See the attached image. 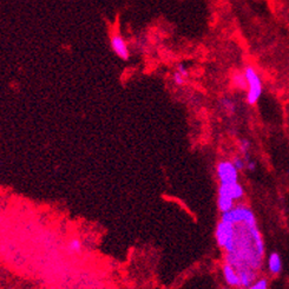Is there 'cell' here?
Segmentation results:
<instances>
[{
    "mask_svg": "<svg viewBox=\"0 0 289 289\" xmlns=\"http://www.w3.org/2000/svg\"><path fill=\"white\" fill-rule=\"evenodd\" d=\"M222 220L230 222V231L223 248L225 262L236 269L257 270L262 266L264 244L252 209L237 205L225 213Z\"/></svg>",
    "mask_w": 289,
    "mask_h": 289,
    "instance_id": "1",
    "label": "cell"
},
{
    "mask_svg": "<svg viewBox=\"0 0 289 289\" xmlns=\"http://www.w3.org/2000/svg\"><path fill=\"white\" fill-rule=\"evenodd\" d=\"M244 77L247 80V100L253 105L262 95V80L253 66L244 68Z\"/></svg>",
    "mask_w": 289,
    "mask_h": 289,
    "instance_id": "2",
    "label": "cell"
},
{
    "mask_svg": "<svg viewBox=\"0 0 289 289\" xmlns=\"http://www.w3.org/2000/svg\"><path fill=\"white\" fill-rule=\"evenodd\" d=\"M217 177L220 184H231L238 182V170L230 161H223L217 165Z\"/></svg>",
    "mask_w": 289,
    "mask_h": 289,
    "instance_id": "3",
    "label": "cell"
},
{
    "mask_svg": "<svg viewBox=\"0 0 289 289\" xmlns=\"http://www.w3.org/2000/svg\"><path fill=\"white\" fill-rule=\"evenodd\" d=\"M110 44H111V49L119 58L123 61H128L130 57L129 47H128L127 41L121 34H114L110 39Z\"/></svg>",
    "mask_w": 289,
    "mask_h": 289,
    "instance_id": "4",
    "label": "cell"
},
{
    "mask_svg": "<svg viewBox=\"0 0 289 289\" xmlns=\"http://www.w3.org/2000/svg\"><path fill=\"white\" fill-rule=\"evenodd\" d=\"M219 193L228 196V197L232 198L234 201H237V199H241L243 197L244 190L243 187L237 182V183L231 184H220Z\"/></svg>",
    "mask_w": 289,
    "mask_h": 289,
    "instance_id": "5",
    "label": "cell"
},
{
    "mask_svg": "<svg viewBox=\"0 0 289 289\" xmlns=\"http://www.w3.org/2000/svg\"><path fill=\"white\" fill-rule=\"evenodd\" d=\"M223 276H225V282L231 287H240V276H238L237 269L225 262V264L223 266Z\"/></svg>",
    "mask_w": 289,
    "mask_h": 289,
    "instance_id": "6",
    "label": "cell"
},
{
    "mask_svg": "<svg viewBox=\"0 0 289 289\" xmlns=\"http://www.w3.org/2000/svg\"><path fill=\"white\" fill-rule=\"evenodd\" d=\"M238 276H240V287H247L249 288L253 282L256 280V270L248 269V268H243V269L237 270Z\"/></svg>",
    "mask_w": 289,
    "mask_h": 289,
    "instance_id": "7",
    "label": "cell"
},
{
    "mask_svg": "<svg viewBox=\"0 0 289 289\" xmlns=\"http://www.w3.org/2000/svg\"><path fill=\"white\" fill-rule=\"evenodd\" d=\"M268 269L273 275H278L282 270V258L278 253H272L268 257Z\"/></svg>",
    "mask_w": 289,
    "mask_h": 289,
    "instance_id": "8",
    "label": "cell"
},
{
    "mask_svg": "<svg viewBox=\"0 0 289 289\" xmlns=\"http://www.w3.org/2000/svg\"><path fill=\"white\" fill-rule=\"evenodd\" d=\"M82 249H83V244L79 238H72V240L67 243V247H66V250L70 253V254H79V253L82 252Z\"/></svg>",
    "mask_w": 289,
    "mask_h": 289,
    "instance_id": "9",
    "label": "cell"
},
{
    "mask_svg": "<svg viewBox=\"0 0 289 289\" xmlns=\"http://www.w3.org/2000/svg\"><path fill=\"white\" fill-rule=\"evenodd\" d=\"M232 83H234L235 85L238 86V88L241 89H247V80H246V77H244V73H236L234 76V78H232Z\"/></svg>",
    "mask_w": 289,
    "mask_h": 289,
    "instance_id": "10",
    "label": "cell"
},
{
    "mask_svg": "<svg viewBox=\"0 0 289 289\" xmlns=\"http://www.w3.org/2000/svg\"><path fill=\"white\" fill-rule=\"evenodd\" d=\"M250 289H267L268 288V281L266 279H258L253 282Z\"/></svg>",
    "mask_w": 289,
    "mask_h": 289,
    "instance_id": "11",
    "label": "cell"
},
{
    "mask_svg": "<svg viewBox=\"0 0 289 289\" xmlns=\"http://www.w3.org/2000/svg\"><path fill=\"white\" fill-rule=\"evenodd\" d=\"M188 77L184 76V74H182L180 71L176 70L174 72V76H172V79H174V83L176 85H183L184 83H186Z\"/></svg>",
    "mask_w": 289,
    "mask_h": 289,
    "instance_id": "12",
    "label": "cell"
},
{
    "mask_svg": "<svg viewBox=\"0 0 289 289\" xmlns=\"http://www.w3.org/2000/svg\"><path fill=\"white\" fill-rule=\"evenodd\" d=\"M232 164H234L235 168L240 171L246 168V161H244V159H242V157H235V159L232 160Z\"/></svg>",
    "mask_w": 289,
    "mask_h": 289,
    "instance_id": "13",
    "label": "cell"
},
{
    "mask_svg": "<svg viewBox=\"0 0 289 289\" xmlns=\"http://www.w3.org/2000/svg\"><path fill=\"white\" fill-rule=\"evenodd\" d=\"M240 149L244 156H247V155L249 154V150H250V143L247 141V139H242V141L240 142Z\"/></svg>",
    "mask_w": 289,
    "mask_h": 289,
    "instance_id": "14",
    "label": "cell"
},
{
    "mask_svg": "<svg viewBox=\"0 0 289 289\" xmlns=\"http://www.w3.org/2000/svg\"><path fill=\"white\" fill-rule=\"evenodd\" d=\"M223 105H225V108L229 110V111H234L235 110V104L232 103V100L230 99H223Z\"/></svg>",
    "mask_w": 289,
    "mask_h": 289,
    "instance_id": "15",
    "label": "cell"
},
{
    "mask_svg": "<svg viewBox=\"0 0 289 289\" xmlns=\"http://www.w3.org/2000/svg\"><path fill=\"white\" fill-rule=\"evenodd\" d=\"M176 70L180 71V72L182 74H184V76H186V77H188V74H189V72H188V68L186 66H184L183 64H178V66H177V68H176Z\"/></svg>",
    "mask_w": 289,
    "mask_h": 289,
    "instance_id": "16",
    "label": "cell"
}]
</instances>
